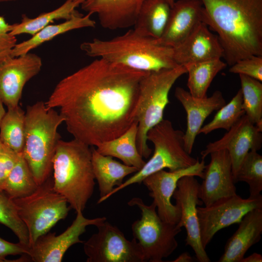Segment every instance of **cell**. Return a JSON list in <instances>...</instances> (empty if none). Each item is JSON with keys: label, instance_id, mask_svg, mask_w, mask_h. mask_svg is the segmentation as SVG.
<instances>
[{"label": "cell", "instance_id": "2e32d148", "mask_svg": "<svg viewBox=\"0 0 262 262\" xmlns=\"http://www.w3.org/2000/svg\"><path fill=\"white\" fill-rule=\"evenodd\" d=\"M42 66L41 58L31 52L0 62V100L7 108L18 105L24 86Z\"/></svg>", "mask_w": 262, "mask_h": 262}, {"label": "cell", "instance_id": "44dd1931", "mask_svg": "<svg viewBox=\"0 0 262 262\" xmlns=\"http://www.w3.org/2000/svg\"><path fill=\"white\" fill-rule=\"evenodd\" d=\"M173 49L174 59L178 65L221 59L224 52L218 36L211 33L204 22Z\"/></svg>", "mask_w": 262, "mask_h": 262}, {"label": "cell", "instance_id": "8992f818", "mask_svg": "<svg viewBox=\"0 0 262 262\" xmlns=\"http://www.w3.org/2000/svg\"><path fill=\"white\" fill-rule=\"evenodd\" d=\"M187 73L185 66L147 72L141 81L135 121L138 122L137 146L140 155L147 159L152 149L147 143L148 131L163 119L169 103V92L176 81Z\"/></svg>", "mask_w": 262, "mask_h": 262}, {"label": "cell", "instance_id": "4316f807", "mask_svg": "<svg viewBox=\"0 0 262 262\" xmlns=\"http://www.w3.org/2000/svg\"><path fill=\"white\" fill-rule=\"evenodd\" d=\"M84 0H66L57 8L41 13L33 18L25 14L22 15L19 22L10 24V33L15 36L22 34H28L32 36L55 20H66L70 18L78 12L76 8L81 5Z\"/></svg>", "mask_w": 262, "mask_h": 262}, {"label": "cell", "instance_id": "277c9868", "mask_svg": "<svg viewBox=\"0 0 262 262\" xmlns=\"http://www.w3.org/2000/svg\"><path fill=\"white\" fill-rule=\"evenodd\" d=\"M91 147L76 139L60 140L52 160L54 190L76 212H83L95 184Z\"/></svg>", "mask_w": 262, "mask_h": 262}, {"label": "cell", "instance_id": "836d02e7", "mask_svg": "<svg viewBox=\"0 0 262 262\" xmlns=\"http://www.w3.org/2000/svg\"><path fill=\"white\" fill-rule=\"evenodd\" d=\"M0 223L10 229L20 243L29 247L27 228L19 217L13 199L4 192H0Z\"/></svg>", "mask_w": 262, "mask_h": 262}, {"label": "cell", "instance_id": "ee69618b", "mask_svg": "<svg viewBox=\"0 0 262 262\" xmlns=\"http://www.w3.org/2000/svg\"><path fill=\"white\" fill-rule=\"evenodd\" d=\"M2 145H3V144H2L1 141V140H0V149H1V147H2Z\"/></svg>", "mask_w": 262, "mask_h": 262}, {"label": "cell", "instance_id": "7c38bea8", "mask_svg": "<svg viewBox=\"0 0 262 262\" xmlns=\"http://www.w3.org/2000/svg\"><path fill=\"white\" fill-rule=\"evenodd\" d=\"M204 159L183 169L173 171L164 169L155 172L146 178L142 181L149 191V195L153 198L157 213L163 221L177 224L180 218V211L176 205L171 202V198L177 188L179 180L186 176L198 177L203 179L205 168Z\"/></svg>", "mask_w": 262, "mask_h": 262}, {"label": "cell", "instance_id": "7a4b0ae2", "mask_svg": "<svg viewBox=\"0 0 262 262\" xmlns=\"http://www.w3.org/2000/svg\"><path fill=\"white\" fill-rule=\"evenodd\" d=\"M202 20L217 33L229 66L262 56V0H201Z\"/></svg>", "mask_w": 262, "mask_h": 262}, {"label": "cell", "instance_id": "cb8c5ba5", "mask_svg": "<svg viewBox=\"0 0 262 262\" xmlns=\"http://www.w3.org/2000/svg\"><path fill=\"white\" fill-rule=\"evenodd\" d=\"M91 16L89 14L83 15L78 11L70 18L63 22L47 25L28 39L17 43L12 51L11 56H18L30 52L43 44L69 31L95 27L96 22Z\"/></svg>", "mask_w": 262, "mask_h": 262}, {"label": "cell", "instance_id": "f546056e", "mask_svg": "<svg viewBox=\"0 0 262 262\" xmlns=\"http://www.w3.org/2000/svg\"><path fill=\"white\" fill-rule=\"evenodd\" d=\"M38 186L22 153H20L17 162L7 179L3 192L13 199L31 195Z\"/></svg>", "mask_w": 262, "mask_h": 262}, {"label": "cell", "instance_id": "30bf717a", "mask_svg": "<svg viewBox=\"0 0 262 262\" xmlns=\"http://www.w3.org/2000/svg\"><path fill=\"white\" fill-rule=\"evenodd\" d=\"M97 227L98 232L83 244L87 262H144L141 247L134 238L128 240L107 220Z\"/></svg>", "mask_w": 262, "mask_h": 262}, {"label": "cell", "instance_id": "3957f363", "mask_svg": "<svg viewBox=\"0 0 262 262\" xmlns=\"http://www.w3.org/2000/svg\"><path fill=\"white\" fill-rule=\"evenodd\" d=\"M80 49L90 57L143 71L180 66L174 59L172 48L162 45L158 39L144 35L134 29L110 39L94 38L84 42Z\"/></svg>", "mask_w": 262, "mask_h": 262}, {"label": "cell", "instance_id": "e0dca14e", "mask_svg": "<svg viewBox=\"0 0 262 262\" xmlns=\"http://www.w3.org/2000/svg\"><path fill=\"white\" fill-rule=\"evenodd\" d=\"M210 155L211 161L206 165L203 181L198 188V197L205 206L237 194L228 151L222 149Z\"/></svg>", "mask_w": 262, "mask_h": 262}, {"label": "cell", "instance_id": "4fadbf2b", "mask_svg": "<svg viewBox=\"0 0 262 262\" xmlns=\"http://www.w3.org/2000/svg\"><path fill=\"white\" fill-rule=\"evenodd\" d=\"M107 220L105 217L93 219L84 216L82 212H76V216L71 225L63 233L48 232L40 236L29 248L24 260L34 262H61L66 251L73 245L83 243L80 237L87 226L98 225Z\"/></svg>", "mask_w": 262, "mask_h": 262}, {"label": "cell", "instance_id": "74e56055", "mask_svg": "<svg viewBox=\"0 0 262 262\" xmlns=\"http://www.w3.org/2000/svg\"><path fill=\"white\" fill-rule=\"evenodd\" d=\"M28 250L29 247L19 242L13 243L0 237V262H10L6 259L8 256L27 254Z\"/></svg>", "mask_w": 262, "mask_h": 262}, {"label": "cell", "instance_id": "d590c367", "mask_svg": "<svg viewBox=\"0 0 262 262\" xmlns=\"http://www.w3.org/2000/svg\"><path fill=\"white\" fill-rule=\"evenodd\" d=\"M19 154L2 145L0 151V192H3L5 182L17 162Z\"/></svg>", "mask_w": 262, "mask_h": 262}, {"label": "cell", "instance_id": "ffe728a7", "mask_svg": "<svg viewBox=\"0 0 262 262\" xmlns=\"http://www.w3.org/2000/svg\"><path fill=\"white\" fill-rule=\"evenodd\" d=\"M144 0H84L82 9L96 14L101 26L111 30L133 26Z\"/></svg>", "mask_w": 262, "mask_h": 262}, {"label": "cell", "instance_id": "ba28073f", "mask_svg": "<svg viewBox=\"0 0 262 262\" xmlns=\"http://www.w3.org/2000/svg\"><path fill=\"white\" fill-rule=\"evenodd\" d=\"M13 200L28 230L29 247L65 219L71 208L66 198L54 190L50 177L31 195Z\"/></svg>", "mask_w": 262, "mask_h": 262}, {"label": "cell", "instance_id": "9a60e30c", "mask_svg": "<svg viewBox=\"0 0 262 262\" xmlns=\"http://www.w3.org/2000/svg\"><path fill=\"white\" fill-rule=\"evenodd\" d=\"M262 132L248 117L244 115L221 138L210 142L200 152L201 158L204 159L213 152L226 149L230 157L234 181L246 154L251 150L258 151L261 148Z\"/></svg>", "mask_w": 262, "mask_h": 262}, {"label": "cell", "instance_id": "484cf974", "mask_svg": "<svg viewBox=\"0 0 262 262\" xmlns=\"http://www.w3.org/2000/svg\"><path fill=\"white\" fill-rule=\"evenodd\" d=\"M171 8L166 0H144L134 29L144 35L159 39L166 26Z\"/></svg>", "mask_w": 262, "mask_h": 262}, {"label": "cell", "instance_id": "5b68a950", "mask_svg": "<svg viewBox=\"0 0 262 262\" xmlns=\"http://www.w3.org/2000/svg\"><path fill=\"white\" fill-rule=\"evenodd\" d=\"M64 119L55 109L39 101L27 106L25 117L24 146L22 152L35 181L42 184L52 170V160Z\"/></svg>", "mask_w": 262, "mask_h": 262}, {"label": "cell", "instance_id": "5bb4252c", "mask_svg": "<svg viewBox=\"0 0 262 262\" xmlns=\"http://www.w3.org/2000/svg\"><path fill=\"white\" fill-rule=\"evenodd\" d=\"M199 184L195 176H184L178 181L172 197L180 211L177 225L181 228L184 227L186 231V246L192 248L198 262H209L211 260L200 240L197 207L203 203L198 196Z\"/></svg>", "mask_w": 262, "mask_h": 262}, {"label": "cell", "instance_id": "83f0119b", "mask_svg": "<svg viewBox=\"0 0 262 262\" xmlns=\"http://www.w3.org/2000/svg\"><path fill=\"white\" fill-rule=\"evenodd\" d=\"M221 59L190 63L185 66L188 73L187 86L193 97L203 98L216 75L227 66Z\"/></svg>", "mask_w": 262, "mask_h": 262}, {"label": "cell", "instance_id": "f1b7e54d", "mask_svg": "<svg viewBox=\"0 0 262 262\" xmlns=\"http://www.w3.org/2000/svg\"><path fill=\"white\" fill-rule=\"evenodd\" d=\"M7 109L0 125V139L3 145L21 153L24 146L25 112L19 105Z\"/></svg>", "mask_w": 262, "mask_h": 262}, {"label": "cell", "instance_id": "d6986e66", "mask_svg": "<svg viewBox=\"0 0 262 262\" xmlns=\"http://www.w3.org/2000/svg\"><path fill=\"white\" fill-rule=\"evenodd\" d=\"M203 9L201 0L175 1L159 42L172 48L178 46L203 22Z\"/></svg>", "mask_w": 262, "mask_h": 262}, {"label": "cell", "instance_id": "ac0fdd59", "mask_svg": "<svg viewBox=\"0 0 262 262\" xmlns=\"http://www.w3.org/2000/svg\"><path fill=\"white\" fill-rule=\"evenodd\" d=\"M175 96L183 107L187 115V127L184 134L186 151L192 153L195 139L206 118L213 111L226 104L222 92L215 91L211 96L198 98L180 87H177Z\"/></svg>", "mask_w": 262, "mask_h": 262}, {"label": "cell", "instance_id": "9c48e42d", "mask_svg": "<svg viewBox=\"0 0 262 262\" xmlns=\"http://www.w3.org/2000/svg\"><path fill=\"white\" fill-rule=\"evenodd\" d=\"M128 204L137 207L141 212V218L132 224L131 230L133 238L141 247L144 262H162L177 248L176 236L181 228L162 220L153 202L147 205L141 198L133 197Z\"/></svg>", "mask_w": 262, "mask_h": 262}, {"label": "cell", "instance_id": "7402d4cb", "mask_svg": "<svg viewBox=\"0 0 262 262\" xmlns=\"http://www.w3.org/2000/svg\"><path fill=\"white\" fill-rule=\"evenodd\" d=\"M238 229L228 239L218 262H241L247 251L258 243L262 234V208L246 213Z\"/></svg>", "mask_w": 262, "mask_h": 262}, {"label": "cell", "instance_id": "d6a6232c", "mask_svg": "<svg viewBox=\"0 0 262 262\" xmlns=\"http://www.w3.org/2000/svg\"><path fill=\"white\" fill-rule=\"evenodd\" d=\"M244 181L249 186L250 196L261 195L262 191V156L255 150L245 157L234 179L235 183Z\"/></svg>", "mask_w": 262, "mask_h": 262}, {"label": "cell", "instance_id": "603a6c76", "mask_svg": "<svg viewBox=\"0 0 262 262\" xmlns=\"http://www.w3.org/2000/svg\"><path fill=\"white\" fill-rule=\"evenodd\" d=\"M92 165L95 180L99 191V204L108 198V196L116 187L120 186L128 175L138 171L135 167L122 164L110 156L103 155L91 147Z\"/></svg>", "mask_w": 262, "mask_h": 262}, {"label": "cell", "instance_id": "1f68e13d", "mask_svg": "<svg viewBox=\"0 0 262 262\" xmlns=\"http://www.w3.org/2000/svg\"><path fill=\"white\" fill-rule=\"evenodd\" d=\"M242 93L240 89L230 101L217 110L213 119L202 127L198 134H208L217 129L228 131L244 115Z\"/></svg>", "mask_w": 262, "mask_h": 262}, {"label": "cell", "instance_id": "7bdbcfd3", "mask_svg": "<svg viewBox=\"0 0 262 262\" xmlns=\"http://www.w3.org/2000/svg\"><path fill=\"white\" fill-rule=\"evenodd\" d=\"M16 0H0V2H10L12 1H15Z\"/></svg>", "mask_w": 262, "mask_h": 262}, {"label": "cell", "instance_id": "f35d334b", "mask_svg": "<svg viewBox=\"0 0 262 262\" xmlns=\"http://www.w3.org/2000/svg\"><path fill=\"white\" fill-rule=\"evenodd\" d=\"M262 255L259 253L254 252L248 257H245L241 262H262Z\"/></svg>", "mask_w": 262, "mask_h": 262}, {"label": "cell", "instance_id": "ab89813d", "mask_svg": "<svg viewBox=\"0 0 262 262\" xmlns=\"http://www.w3.org/2000/svg\"><path fill=\"white\" fill-rule=\"evenodd\" d=\"M194 261L192 257L187 252H183L179 255L173 262H192Z\"/></svg>", "mask_w": 262, "mask_h": 262}, {"label": "cell", "instance_id": "4dcf8cb0", "mask_svg": "<svg viewBox=\"0 0 262 262\" xmlns=\"http://www.w3.org/2000/svg\"><path fill=\"white\" fill-rule=\"evenodd\" d=\"M245 115L262 131V84L258 80L239 74Z\"/></svg>", "mask_w": 262, "mask_h": 262}, {"label": "cell", "instance_id": "6da1fadb", "mask_svg": "<svg viewBox=\"0 0 262 262\" xmlns=\"http://www.w3.org/2000/svg\"><path fill=\"white\" fill-rule=\"evenodd\" d=\"M147 72L97 58L61 80L45 103L59 110L74 139L97 147L135 121L140 83Z\"/></svg>", "mask_w": 262, "mask_h": 262}, {"label": "cell", "instance_id": "52a82bcc", "mask_svg": "<svg viewBox=\"0 0 262 262\" xmlns=\"http://www.w3.org/2000/svg\"><path fill=\"white\" fill-rule=\"evenodd\" d=\"M181 131L174 128L169 120L163 119L150 129L147 133V140L154 145V152L143 167L115 188L108 198L122 189L135 183H141L150 175L164 168L173 171L188 167L194 164L197 159L192 157L185 150Z\"/></svg>", "mask_w": 262, "mask_h": 262}, {"label": "cell", "instance_id": "8fae6325", "mask_svg": "<svg viewBox=\"0 0 262 262\" xmlns=\"http://www.w3.org/2000/svg\"><path fill=\"white\" fill-rule=\"evenodd\" d=\"M262 208V196L243 198L237 194L220 199L210 205L197 207L200 240L206 249L220 230L239 223L244 216L254 209Z\"/></svg>", "mask_w": 262, "mask_h": 262}, {"label": "cell", "instance_id": "b9f144b4", "mask_svg": "<svg viewBox=\"0 0 262 262\" xmlns=\"http://www.w3.org/2000/svg\"><path fill=\"white\" fill-rule=\"evenodd\" d=\"M170 4L171 7L173 6V4L174 3L175 0H166Z\"/></svg>", "mask_w": 262, "mask_h": 262}, {"label": "cell", "instance_id": "d4e9b609", "mask_svg": "<svg viewBox=\"0 0 262 262\" xmlns=\"http://www.w3.org/2000/svg\"><path fill=\"white\" fill-rule=\"evenodd\" d=\"M138 122L135 121L131 126L119 136L97 146L99 153L120 159L123 164L135 167L138 171L146 162L139 153L137 146Z\"/></svg>", "mask_w": 262, "mask_h": 262}, {"label": "cell", "instance_id": "60d3db41", "mask_svg": "<svg viewBox=\"0 0 262 262\" xmlns=\"http://www.w3.org/2000/svg\"><path fill=\"white\" fill-rule=\"evenodd\" d=\"M3 105L2 102L0 100V125L1 120L6 112Z\"/></svg>", "mask_w": 262, "mask_h": 262}, {"label": "cell", "instance_id": "8d00e7d4", "mask_svg": "<svg viewBox=\"0 0 262 262\" xmlns=\"http://www.w3.org/2000/svg\"><path fill=\"white\" fill-rule=\"evenodd\" d=\"M16 41V36L10 33V24L0 16V62L11 57Z\"/></svg>", "mask_w": 262, "mask_h": 262}, {"label": "cell", "instance_id": "e575fe53", "mask_svg": "<svg viewBox=\"0 0 262 262\" xmlns=\"http://www.w3.org/2000/svg\"><path fill=\"white\" fill-rule=\"evenodd\" d=\"M229 72L262 81V56L252 55L238 60L231 66Z\"/></svg>", "mask_w": 262, "mask_h": 262}]
</instances>
